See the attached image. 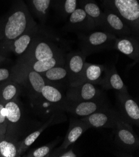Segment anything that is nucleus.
<instances>
[{
  "label": "nucleus",
  "mask_w": 139,
  "mask_h": 157,
  "mask_svg": "<svg viewBox=\"0 0 139 157\" xmlns=\"http://www.w3.org/2000/svg\"><path fill=\"white\" fill-rule=\"evenodd\" d=\"M117 36L106 31H91L80 35L81 51L88 56L104 50L112 49Z\"/></svg>",
  "instance_id": "nucleus-5"
},
{
  "label": "nucleus",
  "mask_w": 139,
  "mask_h": 157,
  "mask_svg": "<svg viewBox=\"0 0 139 157\" xmlns=\"http://www.w3.org/2000/svg\"><path fill=\"white\" fill-rule=\"evenodd\" d=\"M123 118L120 112L111 107L98 111L87 117L80 118L90 128H111L116 127L119 121ZM124 119V118H123Z\"/></svg>",
  "instance_id": "nucleus-8"
},
{
  "label": "nucleus",
  "mask_w": 139,
  "mask_h": 157,
  "mask_svg": "<svg viewBox=\"0 0 139 157\" xmlns=\"http://www.w3.org/2000/svg\"><path fill=\"white\" fill-rule=\"evenodd\" d=\"M2 39V29L0 30V41Z\"/></svg>",
  "instance_id": "nucleus-33"
},
{
  "label": "nucleus",
  "mask_w": 139,
  "mask_h": 157,
  "mask_svg": "<svg viewBox=\"0 0 139 157\" xmlns=\"http://www.w3.org/2000/svg\"><path fill=\"white\" fill-rule=\"evenodd\" d=\"M56 6L60 14L66 18L78 8V0H56Z\"/></svg>",
  "instance_id": "nucleus-29"
},
{
  "label": "nucleus",
  "mask_w": 139,
  "mask_h": 157,
  "mask_svg": "<svg viewBox=\"0 0 139 157\" xmlns=\"http://www.w3.org/2000/svg\"><path fill=\"white\" fill-rule=\"evenodd\" d=\"M62 113L63 112H59L52 114L51 116L49 117V119L44 124H42L39 128L33 132L31 133L22 140H20L18 142V156H21L24 153H25L26 151L38 139V138L45 129L49 126H51V125L64 122L66 118H65V115H64Z\"/></svg>",
  "instance_id": "nucleus-13"
},
{
  "label": "nucleus",
  "mask_w": 139,
  "mask_h": 157,
  "mask_svg": "<svg viewBox=\"0 0 139 157\" xmlns=\"http://www.w3.org/2000/svg\"><path fill=\"white\" fill-rule=\"evenodd\" d=\"M38 31L37 25L28 29L11 43L8 49V53L12 52L15 55L20 57L23 56L33 41L38 36Z\"/></svg>",
  "instance_id": "nucleus-19"
},
{
  "label": "nucleus",
  "mask_w": 139,
  "mask_h": 157,
  "mask_svg": "<svg viewBox=\"0 0 139 157\" xmlns=\"http://www.w3.org/2000/svg\"><path fill=\"white\" fill-rule=\"evenodd\" d=\"M65 56H61L44 60L24 63H18L17 65L31 69L38 73H41L48 70L54 66L65 65Z\"/></svg>",
  "instance_id": "nucleus-24"
},
{
  "label": "nucleus",
  "mask_w": 139,
  "mask_h": 157,
  "mask_svg": "<svg viewBox=\"0 0 139 157\" xmlns=\"http://www.w3.org/2000/svg\"><path fill=\"white\" fill-rule=\"evenodd\" d=\"M7 128L5 135L19 140L23 122V110L18 98L5 103Z\"/></svg>",
  "instance_id": "nucleus-9"
},
{
  "label": "nucleus",
  "mask_w": 139,
  "mask_h": 157,
  "mask_svg": "<svg viewBox=\"0 0 139 157\" xmlns=\"http://www.w3.org/2000/svg\"><path fill=\"white\" fill-rule=\"evenodd\" d=\"M86 57L81 51L73 52L66 56L65 65L69 74V85L79 82L84 68Z\"/></svg>",
  "instance_id": "nucleus-15"
},
{
  "label": "nucleus",
  "mask_w": 139,
  "mask_h": 157,
  "mask_svg": "<svg viewBox=\"0 0 139 157\" xmlns=\"http://www.w3.org/2000/svg\"><path fill=\"white\" fill-rule=\"evenodd\" d=\"M61 138L58 137L51 143L43 145L29 151L26 156L28 157H47L51 153L53 148L59 144Z\"/></svg>",
  "instance_id": "nucleus-28"
},
{
  "label": "nucleus",
  "mask_w": 139,
  "mask_h": 157,
  "mask_svg": "<svg viewBox=\"0 0 139 157\" xmlns=\"http://www.w3.org/2000/svg\"><path fill=\"white\" fill-rule=\"evenodd\" d=\"M66 100V96L64 95L60 88L51 85L46 84L42 88L40 97L36 104L40 101H44L50 105L54 113H57L62 112L61 109Z\"/></svg>",
  "instance_id": "nucleus-14"
},
{
  "label": "nucleus",
  "mask_w": 139,
  "mask_h": 157,
  "mask_svg": "<svg viewBox=\"0 0 139 157\" xmlns=\"http://www.w3.org/2000/svg\"><path fill=\"white\" fill-rule=\"evenodd\" d=\"M105 76L102 79L100 85L105 90H114L117 91L128 92L127 87L123 83L120 76L117 71L115 67L105 70Z\"/></svg>",
  "instance_id": "nucleus-21"
},
{
  "label": "nucleus",
  "mask_w": 139,
  "mask_h": 157,
  "mask_svg": "<svg viewBox=\"0 0 139 157\" xmlns=\"http://www.w3.org/2000/svg\"><path fill=\"white\" fill-rule=\"evenodd\" d=\"M81 6L86 12L89 21L90 31L102 27L103 11L95 0H80Z\"/></svg>",
  "instance_id": "nucleus-20"
},
{
  "label": "nucleus",
  "mask_w": 139,
  "mask_h": 157,
  "mask_svg": "<svg viewBox=\"0 0 139 157\" xmlns=\"http://www.w3.org/2000/svg\"><path fill=\"white\" fill-rule=\"evenodd\" d=\"M114 130L115 142L122 150L127 153L136 151L139 148V140L132 124L122 118Z\"/></svg>",
  "instance_id": "nucleus-7"
},
{
  "label": "nucleus",
  "mask_w": 139,
  "mask_h": 157,
  "mask_svg": "<svg viewBox=\"0 0 139 157\" xmlns=\"http://www.w3.org/2000/svg\"><path fill=\"white\" fill-rule=\"evenodd\" d=\"M32 8L41 21H44L48 16L52 0H30Z\"/></svg>",
  "instance_id": "nucleus-27"
},
{
  "label": "nucleus",
  "mask_w": 139,
  "mask_h": 157,
  "mask_svg": "<svg viewBox=\"0 0 139 157\" xmlns=\"http://www.w3.org/2000/svg\"><path fill=\"white\" fill-rule=\"evenodd\" d=\"M13 71L6 68H0V83L11 79Z\"/></svg>",
  "instance_id": "nucleus-32"
},
{
  "label": "nucleus",
  "mask_w": 139,
  "mask_h": 157,
  "mask_svg": "<svg viewBox=\"0 0 139 157\" xmlns=\"http://www.w3.org/2000/svg\"><path fill=\"white\" fill-rule=\"evenodd\" d=\"M7 128V118L5 103L0 100V136L6 134Z\"/></svg>",
  "instance_id": "nucleus-30"
},
{
  "label": "nucleus",
  "mask_w": 139,
  "mask_h": 157,
  "mask_svg": "<svg viewBox=\"0 0 139 157\" xmlns=\"http://www.w3.org/2000/svg\"><path fill=\"white\" fill-rule=\"evenodd\" d=\"M110 107V103L105 97L84 101H72L66 100L61 111L68 112L74 117L80 118Z\"/></svg>",
  "instance_id": "nucleus-6"
},
{
  "label": "nucleus",
  "mask_w": 139,
  "mask_h": 157,
  "mask_svg": "<svg viewBox=\"0 0 139 157\" xmlns=\"http://www.w3.org/2000/svg\"><path fill=\"white\" fill-rule=\"evenodd\" d=\"M22 90L21 86L12 77L0 83V100L4 103L18 98Z\"/></svg>",
  "instance_id": "nucleus-25"
},
{
  "label": "nucleus",
  "mask_w": 139,
  "mask_h": 157,
  "mask_svg": "<svg viewBox=\"0 0 139 157\" xmlns=\"http://www.w3.org/2000/svg\"><path fill=\"white\" fill-rule=\"evenodd\" d=\"M49 157H77L78 155L73 150L72 147L71 148V146L66 149L57 150L56 149L54 151L49 155Z\"/></svg>",
  "instance_id": "nucleus-31"
},
{
  "label": "nucleus",
  "mask_w": 139,
  "mask_h": 157,
  "mask_svg": "<svg viewBox=\"0 0 139 157\" xmlns=\"http://www.w3.org/2000/svg\"><path fill=\"white\" fill-rule=\"evenodd\" d=\"M119 112L124 120L130 124L139 126V106L128 92L117 91Z\"/></svg>",
  "instance_id": "nucleus-12"
},
{
  "label": "nucleus",
  "mask_w": 139,
  "mask_h": 157,
  "mask_svg": "<svg viewBox=\"0 0 139 157\" xmlns=\"http://www.w3.org/2000/svg\"><path fill=\"white\" fill-rule=\"evenodd\" d=\"M20 140L7 136H0V157H17Z\"/></svg>",
  "instance_id": "nucleus-26"
},
{
  "label": "nucleus",
  "mask_w": 139,
  "mask_h": 157,
  "mask_svg": "<svg viewBox=\"0 0 139 157\" xmlns=\"http://www.w3.org/2000/svg\"><path fill=\"white\" fill-rule=\"evenodd\" d=\"M64 56L59 47L51 41L41 39L37 36L25 53L20 57L18 63L48 59Z\"/></svg>",
  "instance_id": "nucleus-3"
},
{
  "label": "nucleus",
  "mask_w": 139,
  "mask_h": 157,
  "mask_svg": "<svg viewBox=\"0 0 139 157\" xmlns=\"http://www.w3.org/2000/svg\"><path fill=\"white\" fill-rule=\"evenodd\" d=\"M112 49H115L133 60H139L138 36L135 35L117 37Z\"/></svg>",
  "instance_id": "nucleus-16"
},
{
  "label": "nucleus",
  "mask_w": 139,
  "mask_h": 157,
  "mask_svg": "<svg viewBox=\"0 0 139 157\" xmlns=\"http://www.w3.org/2000/svg\"><path fill=\"white\" fill-rule=\"evenodd\" d=\"M46 84L55 86L59 88L69 86L70 80L66 65H57L41 73Z\"/></svg>",
  "instance_id": "nucleus-18"
},
{
  "label": "nucleus",
  "mask_w": 139,
  "mask_h": 157,
  "mask_svg": "<svg viewBox=\"0 0 139 157\" xmlns=\"http://www.w3.org/2000/svg\"><path fill=\"white\" fill-rule=\"evenodd\" d=\"M109 8L126 21L137 36L139 34V3L138 0H104Z\"/></svg>",
  "instance_id": "nucleus-4"
},
{
  "label": "nucleus",
  "mask_w": 139,
  "mask_h": 157,
  "mask_svg": "<svg viewBox=\"0 0 139 157\" xmlns=\"http://www.w3.org/2000/svg\"><path fill=\"white\" fill-rule=\"evenodd\" d=\"M65 96L66 100L72 101H89L105 97L96 85L86 82L69 85Z\"/></svg>",
  "instance_id": "nucleus-10"
},
{
  "label": "nucleus",
  "mask_w": 139,
  "mask_h": 157,
  "mask_svg": "<svg viewBox=\"0 0 139 157\" xmlns=\"http://www.w3.org/2000/svg\"><path fill=\"white\" fill-rule=\"evenodd\" d=\"M12 78L24 88L28 97L35 103L39 100L42 88L46 84L41 73L16 65L13 69Z\"/></svg>",
  "instance_id": "nucleus-2"
},
{
  "label": "nucleus",
  "mask_w": 139,
  "mask_h": 157,
  "mask_svg": "<svg viewBox=\"0 0 139 157\" xmlns=\"http://www.w3.org/2000/svg\"><path fill=\"white\" fill-rule=\"evenodd\" d=\"M105 68L102 65L92 64L86 62L80 79L78 82L75 83L86 82L96 85H100L102 79V74Z\"/></svg>",
  "instance_id": "nucleus-22"
},
{
  "label": "nucleus",
  "mask_w": 139,
  "mask_h": 157,
  "mask_svg": "<svg viewBox=\"0 0 139 157\" xmlns=\"http://www.w3.org/2000/svg\"><path fill=\"white\" fill-rule=\"evenodd\" d=\"M101 28L104 31L111 33L117 37L137 36L131 28L119 15L107 8H105L103 11V21Z\"/></svg>",
  "instance_id": "nucleus-11"
},
{
  "label": "nucleus",
  "mask_w": 139,
  "mask_h": 157,
  "mask_svg": "<svg viewBox=\"0 0 139 157\" xmlns=\"http://www.w3.org/2000/svg\"><path fill=\"white\" fill-rule=\"evenodd\" d=\"M67 29L87 32L90 31L87 15L81 7H78L69 15Z\"/></svg>",
  "instance_id": "nucleus-23"
},
{
  "label": "nucleus",
  "mask_w": 139,
  "mask_h": 157,
  "mask_svg": "<svg viewBox=\"0 0 139 157\" xmlns=\"http://www.w3.org/2000/svg\"><path fill=\"white\" fill-rule=\"evenodd\" d=\"M90 127L86 122L81 120L80 118L72 117L70 119L69 128L63 142L57 149H66L71 146Z\"/></svg>",
  "instance_id": "nucleus-17"
},
{
  "label": "nucleus",
  "mask_w": 139,
  "mask_h": 157,
  "mask_svg": "<svg viewBox=\"0 0 139 157\" xmlns=\"http://www.w3.org/2000/svg\"><path fill=\"white\" fill-rule=\"evenodd\" d=\"M36 25V23L24 5L18 6L11 12L2 28V39L0 41V62L5 59L11 43L28 29Z\"/></svg>",
  "instance_id": "nucleus-1"
}]
</instances>
